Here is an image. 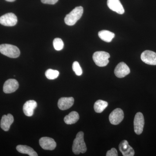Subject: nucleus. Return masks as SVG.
Instances as JSON below:
<instances>
[{"label":"nucleus","mask_w":156,"mask_h":156,"mask_svg":"<svg viewBox=\"0 0 156 156\" xmlns=\"http://www.w3.org/2000/svg\"><path fill=\"white\" fill-rule=\"evenodd\" d=\"M19 88V83L15 79H9L4 83L3 91L7 94L15 92Z\"/></svg>","instance_id":"obj_11"},{"label":"nucleus","mask_w":156,"mask_h":156,"mask_svg":"<svg viewBox=\"0 0 156 156\" xmlns=\"http://www.w3.org/2000/svg\"><path fill=\"white\" fill-rule=\"evenodd\" d=\"M59 73L58 71L52 69H48L45 73L46 77L50 80H54L58 77Z\"/></svg>","instance_id":"obj_21"},{"label":"nucleus","mask_w":156,"mask_h":156,"mask_svg":"<svg viewBox=\"0 0 156 156\" xmlns=\"http://www.w3.org/2000/svg\"><path fill=\"white\" fill-rule=\"evenodd\" d=\"M39 144L41 147L45 150H53L56 146L54 140L47 136L41 137L39 140Z\"/></svg>","instance_id":"obj_9"},{"label":"nucleus","mask_w":156,"mask_h":156,"mask_svg":"<svg viewBox=\"0 0 156 156\" xmlns=\"http://www.w3.org/2000/svg\"><path fill=\"white\" fill-rule=\"evenodd\" d=\"M74 99L73 97H62L58 101V107L61 110L70 108L73 105Z\"/></svg>","instance_id":"obj_14"},{"label":"nucleus","mask_w":156,"mask_h":156,"mask_svg":"<svg viewBox=\"0 0 156 156\" xmlns=\"http://www.w3.org/2000/svg\"><path fill=\"white\" fill-rule=\"evenodd\" d=\"M134 131L136 134L139 135L142 133L144 125V119L142 113L137 112L134 117Z\"/></svg>","instance_id":"obj_5"},{"label":"nucleus","mask_w":156,"mask_h":156,"mask_svg":"<svg viewBox=\"0 0 156 156\" xmlns=\"http://www.w3.org/2000/svg\"><path fill=\"white\" fill-rule=\"evenodd\" d=\"M107 5L111 10L118 14H122L125 13V10L119 0H108Z\"/></svg>","instance_id":"obj_12"},{"label":"nucleus","mask_w":156,"mask_h":156,"mask_svg":"<svg viewBox=\"0 0 156 156\" xmlns=\"http://www.w3.org/2000/svg\"><path fill=\"white\" fill-rule=\"evenodd\" d=\"M115 75L117 77H125L130 73V69L127 65L124 62H121L117 65L114 70Z\"/></svg>","instance_id":"obj_10"},{"label":"nucleus","mask_w":156,"mask_h":156,"mask_svg":"<svg viewBox=\"0 0 156 156\" xmlns=\"http://www.w3.org/2000/svg\"><path fill=\"white\" fill-rule=\"evenodd\" d=\"M5 1L9 2H14L15 0H5Z\"/></svg>","instance_id":"obj_26"},{"label":"nucleus","mask_w":156,"mask_h":156,"mask_svg":"<svg viewBox=\"0 0 156 156\" xmlns=\"http://www.w3.org/2000/svg\"><path fill=\"white\" fill-rule=\"evenodd\" d=\"M110 56L107 52L105 51H97L93 55V61L96 65L99 67H104L108 64V58Z\"/></svg>","instance_id":"obj_4"},{"label":"nucleus","mask_w":156,"mask_h":156,"mask_svg":"<svg viewBox=\"0 0 156 156\" xmlns=\"http://www.w3.org/2000/svg\"><path fill=\"white\" fill-rule=\"evenodd\" d=\"M73 69L77 76H80L83 74V70L78 62L75 61L73 63Z\"/></svg>","instance_id":"obj_23"},{"label":"nucleus","mask_w":156,"mask_h":156,"mask_svg":"<svg viewBox=\"0 0 156 156\" xmlns=\"http://www.w3.org/2000/svg\"><path fill=\"white\" fill-rule=\"evenodd\" d=\"M80 119L79 114L76 112L73 111L65 117L64 121L66 124L67 125L74 124L78 122Z\"/></svg>","instance_id":"obj_19"},{"label":"nucleus","mask_w":156,"mask_h":156,"mask_svg":"<svg viewBox=\"0 0 156 156\" xmlns=\"http://www.w3.org/2000/svg\"><path fill=\"white\" fill-rule=\"evenodd\" d=\"M108 103L106 101L98 100L95 102L94 105L95 111L97 113H101L107 107Z\"/></svg>","instance_id":"obj_20"},{"label":"nucleus","mask_w":156,"mask_h":156,"mask_svg":"<svg viewBox=\"0 0 156 156\" xmlns=\"http://www.w3.org/2000/svg\"><path fill=\"white\" fill-rule=\"evenodd\" d=\"M124 118V113L121 108H116L111 113L109 116V119L112 124L117 125L119 124L123 121Z\"/></svg>","instance_id":"obj_7"},{"label":"nucleus","mask_w":156,"mask_h":156,"mask_svg":"<svg viewBox=\"0 0 156 156\" xmlns=\"http://www.w3.org/2000/svg\"><path fill=\"white\" fill-rule=\"evenodd\" d=\"M42 3L49 5H54L58 2V0H41Z\"/></svg>","instance_id":"obj_25"},{"label":"nucleus","mask_w":156,"mask_h":156,"mask_svg":"<svg viewBox=\"0 0 156 156\" xmlns=\"http://www.w3.org/2000/svg\"><path fill=\"white\" fill-rule=\"evenodd\" d=\"M72 150L75 154L85 153L87 151V146L84 140V133L80 131L77 134L73 142Z\"/></svg>","instance_id":"obj_1"},{"label":"nucleus","mask_w":156,"mask_h":156,"mask_svg":"<svg viewBox=\"0 0 156 156\" xmlns=\"http://www.w3.org/2000/svg\"><path fill=\"white\" fill-rule=\"evenodd\" d=\"M0 52L3 55L11 58H17L20 55L19 48L9 44L0 45Z\"/></svg>","instance_id":"obj_3"},{"label":"nucleus","mask_w":156,"mask_h":156,"mask_svg":"<svg viewBox=\"0 0 156 156\" xmlns=\"http://www.w3.org/2000/svg\"><path fill=\"white\" fill-rule=\"evenodd\" d=\"M16 149L21 154H27L30 156H37V154L32 148L27 145H19L17 146Z\"/></svg>","instance_id":"obj_17"},{"label":"nucleus","mask_w":156,"mask_h":156,"mask_svg":"<svg viewBox=\"0 0 156 156\" xmlns=\"http://www.w3.org/2000/svg\"><path fill=\"white\" fill-rule=\"evenodd\" d=\"M17 22V16L14 13H7L0 17V23L5 26H14Z\"/></svg>","instance_id":"obj_6"},{"label":"nucleus","mask_w":156,"mask_h":156,"mask_svg":"<svg viewBox=\"0 0 156 156\" xmlns=\"http://www.w3.org/2000/svg\"><path fill=\"white\" fill-rule=\"evenodd\" d=\"M36 101L34 100H29L26 101L23 106V112L27 116H32L34 114V110L37 106Z\"/></svg>","instance_id":"obj_16"},{"label":"nucleus","mask_w":156,"mask_h":156,"mask_svg":"<svg viewBox=\"0 0 156 156\" xmlns=\"http://www.w3.org/2000/svg\"><path fill=\"white\" fill-rule=\"evenodd\" d=\"M14 119L11 114L8 115H4L2 117L1 121V127L4 131H8L10 129L12 123L14 122Z\"/></svg>","instance_id":"obj_15"},{"label":"nucleus","mask_w":156,"mask_h":156,"mask_svg":"<svg viewBox=\"0 0 156 156\" xmlns=\"http://www.w3.org/2000/svg\"><path fill=\"white\" fill-rule=\"evenodd\" d=\"M119 149L124 156H133L135 154L133 148L129 145L126 140H123L120 143Z\"/></svg>","instance_id":"obj_13"},{"label":"nucleus","mask_w":156,"mask_h":156,"mask_svg":"<svg viewBox=\"0 0 156 156\" xmlns=\"http://www.w3.org/2000/svg\"><path fill=\"white\" fill-rule=\"evenodd\" d=\"M53 47L55 50L59 51L62 50L64 47V43L61 39L56 38L54 39L53 42Z\"/></svg>","instance_id":"obj_22"},{"label":"nucleus","mask_w":156,"mask_h":156,"mask_svg":"<svg viewBox=\"0 0 156 156\" xmlns=\"http://www.w3.org/2000/svg\"><path fill=\"white\" fill-rule=\"evenodd\" d=\"M98 37L105 42L109 43L115 37V34L107 30H102L98 32Z\"/></svg>","instance_id":"obj_18"},{"label":"nucleus","mask_w":156,"mask_h":156,"mask_svg":"<svg viewBox=\"0 0 156 156\" xmlns=\"http://www.w3.org/2000/svg\"><path fill=\"white\" fill-rule=\"evenodd\" d=\"M83 13V7L81 6L76 7L66 16L64 19L66 24L69 26L74 25L77 21L80 19Z\"/></svg>","instance_id":"obj_2"},{"label":"nucleus","mask_w":156,"mask_h":156,"mask_svg":"<svg viewBox=\"0 0 156 156\" xmlns=\"http://www.w3.org/2000/svg\"><path fill=\"white\" fill-rule=\"evenodd\" d=\"M142 61L146 64L156 65V53L151 50H145L140 56Z\"/></svg>","instance_id":"obj_8"},{"label":"nucleus","mask_w":156,"mask_h":156,"mask_svg":"<svg viewBox=\"0 0 156 156\" xmlns=\"http://www.w3.org/2000/svg\"><path fill=\"white\" fill-rule=\"evenodd\" d=\"M106 156H118V154L117 150L115 148H112L111 150L108 151L107 152Z\"/></svg>","instance_id":"obj_24"}]
</instances>
